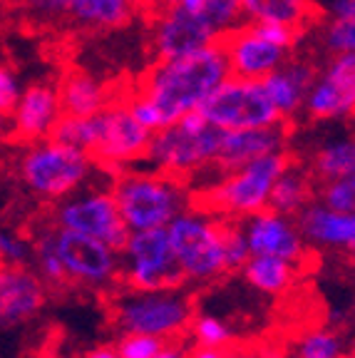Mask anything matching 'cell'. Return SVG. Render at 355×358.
I'll return each mask as SVG.
<instances>
[{
    "instance_id": "4",
    "label": "cell",
    "mask_w": 355,
    "mask_h": 358,
    "mask_svg": "<svg viewBox=\"0 0 355 358\" xmlns=\"http://www.w3.org/2000/svg\"><path fill=\"white\" fill-rule=\"evenodd\" d=\"M289 162L291 157L286 152H276V155L251 159L231 172H224L201 194V204H196L194 209L219 219H231V222H241L251 214L263 212L268 209L273 182Z\"/></svg>"
},
{
    "instance_id": "35",
    "label": "cell",
    "mask_w": 355,
    "mask_h": 358,
    "mask_svg": "<svg viewBox=\"0 0 355 358\" xmlns=\"http://www.w3.org/2000/svg\"><path fill=\"white\" fill-rule=\"evenodd\" d=\"M323 43L331 55H348L355 50V22L350 20H331L323 33Z\"/></svg>"
},
{
    "instance_id": "32",
    "label": "cell",
    "mask_w": 355,
    "mask_h": 358,
    "mask_svg": "<svg viewBox=\"0 0 355 358\" xmlns=\"http://www.w3.org/2000/svg\"><path fill=\"white\" fill-rule=\"evenodd\" d=\"M318 201H321L323 207L333 209V212L353 214V209H355V177H343V179L323 182L321 192H318Z\"/></svg>"
},
{
    "instance_id": "46",
    "label": "cell",
    "mask_w": 355,
    "mask_h": 358,
    "mask_svg": "<svg viewBox=\"0 0 355 358\" xmlns=\"http://www.w3.org/2000/svg\"><path fill=\"white\" fill-rule=\"evenodd\" d=\"M8 137H10V122H8V117L0 115V145L8 142Z\"/></svg>"
},
{
    "instance_id": "28",
    "label": "cell",
    "mask_w": 355,
    "mask_h": 358,
    "mask_svg": "<svg viewBox=\"0 0 355 358\" xmlns=\"http://www.w3.org/2000/svg\"><path fill=\"white\" fill-rule=\"evenodd\" d=\"M33 264L35 274L45 281V286H62L65 281V271H62L60 257L55 249V227L52 222L45 224V229L35 236L33 241Z\"/></svg>"
},
{
    "instance_id": "13",
    "label": "cell",
    "mask_w": 355,
    "mask_h": 358,
    "mask_svg": "<svg viewBox=\"0 0 355 358\" xmlns=\"http://www.w3.org/2000/svg\"><path fill=\"white\" fill-rule=\"evenodd\" d=\"M303 110L313 120H348L355 110V55H335L316 73Z\"/></svg>"
},
{
    "instance_id": "6",
    "label": "cell",
    "mask_w": 355,
    "mask_h": 358,
    "mask_svg": "<svg viewBox=\"0 0 355 358\" xmlns=\"http://www.w3.org/2000/svg\"><path fill=\"white\" fill-rule=\"evenodd\" d=\"M150 140L152 132L134 120L122 97H112L105 110L85 120V152L112 174L145 159Z\"/></svg>"
},
{
    "instance_id": "26",
    "label": "cell",
    "mask_w": 355,
    "mask_h": 358,
    "mask_svg": "<svg viewBox=\"0 0 355 358\" xmlns=\"http://www.w3.org/2000/svg\"><path fill=\"white\" fill-rule=\"evenodd\" d=\"M244 17L249 22H281L303 33L313 20V8L308 0H239Z\"/></svg>"
},
{
    "instance_id": "1",
    "label": "cell",
    "mask_w": 355,
    "mask_h": 358,
    "mask_svg": "<svg viewBox=\"0 0 355 358\" xmlns=\"http://www.w3.org/2000/svg\"><path fill=\"white\" fill-rule=\"evenodd\" d=\"M229 75L222 43L174 60H157L137 83L127 107L142 127L157 132L174 124L187 112L199 110L201 102Z\"/></svg>"
},
{
    "instance_id": "41",
    "label": "cell",
    "mask_w": 355,
    "mask_h": 358,
    "mask_svg": "<svg viewBox=\"0 0 355 358\" xmlns=\"http://www.w3.org/2000/svg\"><path fill=\"white\" fill-rule=\"evenodd\" d=\"M152 358H187V346L182 343V338H177V341H164L161 348Z\"/></svg>"
},
{
    "instance_id": "7",
    "label": "cell",
    "mask_w": 355,
    "mask_h": 358,
    "mask_svg": "<svg viewBox=\"0 0 355 358\" xmlns=\"http://www.w3.org/2000/svg\"><path fill=\"white\" fill-rule=\"evenodd\" d=\"M92 167L94 162L87 152L55 140H43L25 147L20 157V179L35 196L55 201L82 189Z\"/></svg>"
},
{
    "instance_id": "43",
    "label": "cell",
    "mask_w": 355,
    "mask_h": 358,
    "mask_svg": "<svg viewBox=\"0 0 355 358\" xmlns=\"http://www.w3.org/2000/svg\"><path fill=\"white\" fill-rule=\"evenodd\" d=\"M85 358H119L117 356V351H115V346H94V348H89L87 353H85Z\"/></svg>"
},
{
    "instance_id": "45",
    "label": "cell",
    "mask_w": 355,
    "mask_h": 358,
    "mask_svg": "<svg viewBox=\"0 0 355 358\" xmlns=\"http://www.w3.org/2000/svg\"><path fill=\"white\" fill-rule=\"evenodd\" d=\"M174 3H177V0H147V6H150V10H152V13L164 10V8L174 6Z\"/></svg>"
},
{
    "instance_id": "25",
    "label": "cell",
    "mask_w": 355,
    "mask_h": 358,
    "mask_svg": "<svg viewBox=\"0 0 355 358\" xmlns=\"http://www.w3.org/2000/svg\"><path fill=\"white\" fill-rule=\"evenodd\" d=\"M241 271H244L246 284L261 294H271V296L289 294L298 281V264L273 257H249Z\"/></svg>"
},
{
    "instance_id": "9",
    "label": "cell",
    "mask_w": 355,
    "mask_h": 358,
    "mask_svg": "<svg viewBox=\"0 0 355 358\" xmlns=\"http://www.w3.org/2000/svg\"><path fill=\"white\" fill-rule=\"evenodd\" d=\"M119 281L129 291L182 289L184 274L169 244L167 227L129 231L119 249Z\"/></svg>"
},
{
    "instance_id": "2",
    "label": "cell",
    "mask_w": 355,
    "mask_h": 358,
    "mask_svg": "<svg viewBox=\"0 0 355 358\" xmlns=\"http://www.w3.org/2000/svg\"><path fill=\"white\" fill-rule=\"evenodd\" d=\"M112 199L129 231L167 227L177 214L191 207L182 179L154 169H124L115 174Z\"/></svg>"
},
{
    "instance_id": "21",
    "label": "cell",
    "mask_w": 355,
    "mask_h": 358,
    "mask_svg": "<svg viewBox=\"0 0 355 358\" xmlns=\"http://www.w3.org/2000/svg\"><path fill=\"white\" fill-rule=\"evenodd\" d=\"M316 67L305 60H286L281 67H276L271 75L261 80L266 87V95L271 105L276 107L281 122H289L303 110L305 95L316 78Z\"/></svg>"
},
{
    "instance_id": "44",
    "label": "cell",
    "mask_w": 355,
    "mask_h": 358,
    "mask_svg": "<svg viewBox=\"0 0 355 358\" xmlns=\"http://www.w3.org/2000/svg\"><path fill=\"white\" fill-rule=\"evenodd\" d=\"M229 358H268L263 351H256V348H233L229 351Z\"/></svg>"
},
{
    "instance_id": "33",
    "label": "cell",
    "mask_w": 355,
    "mask_h": 358,
    "mask_svg": "<svg viewBox=\"0 0 355 358\" xmlns=\"http://www.w3.org/2000/svg\"><path fill=\"white\" fill-rule=\"evenodd\" d=\"M0 264L6 266H30L33 264V241L20 231L0 227Z\"/></svg>"
},
{
    "instance_id": "19",
    "label": "cell",
    "mask_w": 355,
    "mask_h": 358,
    "mask_svg": "<svg viewBox=\"0 0 355 358\" xmlns=\"http://www.w3.org/2000/svg\"><path fill=\"white\" fill-rule=\"evenodd\" d=\"M286 142H289V132H286L283 122L256 129H229V132L224 129L214 167H217L219 174L231 172V169L241 167L251 159L286 152Z\"/></svg>"
},
{
    "instance_id": "42",
    "label": "cell",
    "mask_w": 355,
    "mask_h": 358,
    "mask_svg": "<svg viewBox=\"0 0 355 358\" xmlns=\"http://www.w3.org/2000/svg\"><path fill=\"white\" fill-rule=\"evenodd\" d=\"M187 358H229V351H224V348L194 346V348H187Z\"/></svg>"
},
{
    "instance_id": "8",
    "label": "cell",
    "mask_w": 355,
    "mask_h": 358,
    "mask_svg": "<svg viewBox=\"0 0 355 358\" xmlns=\"http://www.w3.org/2000/svg\"><path fill=\"white\" fill-rule=\"evenodd\" d=\"M224 219L201 209H184L167 224V234L184 281L209 284L226 274L222 249Z\"/></svg>"
},
{
    "instance_id": "10",
    "label": "cell",
    "mask_w": 355,
    "mask_h": 358,
    "mask_svg": "<svg viewBox=\"0 0 355 358\" xmlns=\"http://www.w3.org/2000/svg\"><path fill=\"white\" fill-rule=\"evenodd\" d=\"M206 122L219 129H256L278 124L276 107L271 105L261 80H244L229 75L196 110Z\"/></svg>"
},
{
    "instance_id": "48",
    "label": "cell",
    "mask_w": 355,
    "mask_h": 358,
    "mask_svg": "<svg viewBox=\"0 0 355 358\" xmlns=\"http://www.w3.org/2000/svg\"><path fill=\"white\" fill-rule=\"evenodd\" d=\"M0 169H3V157H0Z\"/></svg>"
},
{
    "instance_id": "38",
    "label": "cell",
    "mask_w": 355,
    "mask_h": 358,
    "mask_svg": "<svg viewBox=\"0 0 355 358\" xmlns=\"http://www.w3.org/2000/svg\"><path fill=\"white\" fill-rule=\"evenodd\" d=\"M256 28V33L261 35V38H266L268 43L278 45V48H283V50H294L296 43H298L300 33L294 28H289V25H281V22H251Z\"/></svg>"
},
{
    "instance_id": "29",
    "label": "cell",
    "mask_w": 355,
    "mask_h": 358,
    "mask_svg": "<svg viewBox=\"0 0 355 358\" xmlns=\"http://www.w3.org/2000/svg\"><path fill=\"white\" fill-rule=\"evenodd\" d=\"M296 358H345V338L331 326L305 329L296 341Z\"/></svg>"
},
{
    "instance_id": "5",
    "label": "cell",
    "mask_w": 355,
    "mask_h": 358,
    "mask_svg": "<svg viewBox=\"0 0 355 358\" xmlns=\"http://www.w3.org/2000/svg\"><path fill=\"white\" fill-rule=\"evenodd\" d=\"M112 319L122 334H142L177 341L194 319V303L182 289L124 291L112 303Z\"/></svg>"
},
{
    "instance_id": "47",
    "label": "cell",
    "mask_w": 355,
    "mask_h": 358,
    "mask_svg": "<svg viewBox=\"0 0 355 358\" xmlns=\"http://www.w3.org/2000/svg\"><path fill=\"white\" fill-rule=\"evenodd\" d=\"M15 3H22V6H30V3H33V0H15Z\"/></svg>"
},
{
    "instance_id": "18",
    "label": "cell",
    "mask_w": 355,
    "mask_h": 358,
    "mask_svg": "<svg viewBox=\"0 0 355 358\" xmlns=\"http://www.w3.org/2000/svg\"><path fill=\"white\" fill-rule=\"evenodd\" d=\"M222 48L229 62V73L244 80H263L289 60V50L261 38L251 22L222 38Z\"/></svg>"
},
{
    "instance_id": "30",
    "label": "cell",
    "mask_w": 355,
    "mask_h": 358,
    "mask_svg": "<svg viewBox=\"0 0 355 358\" xmlns=\"http://www.w3.org/2000/svg\"><path fill=\"white\" fill-rule=\"evenodd\" d=\"M199 17L217 33L219 43H222V38H226L231 30L244 25V10H241L239 0H206Z\"/></svg>"
},
{
    "instance_id": "11",
    "label": "cell",
    "mask_w": 355,
    "mask_h": 358,
    "mask_svg": "<svg viewBox=\"0 0 355 358\" xmlns=\"http://www.w3.org/2000/svg\"><path fill=\"white\" fill-rule=\"evenodd\" d=\"M50 222L57 229L78 231V234L105 241L117 252L122 249L129 236V229L117 212L110 189H87L65 196L55 207Z\"/></svg>"
},
{
    "instance_id": "17",
    "label": "cell",
    "mask_w": 355,
    "mask_h": 358,
    "mask_svg": "<svg viewBox=\"0 0 355 358\" xmlns=\"http://www.w3.org/2000/svg\"><path fill=\"white\" fill-rule=\"evenodd\" d=\"M62 110L57 87L50 83H33L20 92L15 110L10 112V137L22 145L50 140L52 129L60 122Z\"/></svg>"
},
{
    "instance_id": "3",
    "label": "cell",
    "mask_w": 355,
    "mask_h": 358,
    "mask_svg": "<svg viewBox=\"0 0 355 358\" xmlns=\"http://www.w3.org/2000/svg\"><path fill=\"white\" fill-rule=\"evenodd\" d=\"M224 129L206 122L199 112H187L169 127L152 132L145 159L154 172L187 179L214 167Z\"/></svg>"
},
{
    "instance_id": "20",
    "label": "cell",
    "mask_w": 355,
    "mask_h": 358,
    "mask_svg": "<svg viewBox=\"0 0 355 358\" xmlns=\"http://www.w3.org/2000/svg\"><path fill=\"white\" fill-rule=\"evenodd\" d=\"M294 219L305 244L331 252H350L355 246V214L333 212L313 199Z\"/></svg>"
},
{
    "instance_id": "31",
    "label": "cell",
    "mask_w": 355,
    "mask_h": 358,
    "mask_svg": "<svg viewBox=\"0 0 355 358\" xmlns=\"http://www.w3.org/2000/svg\"><path fill=\"white\" fill-rule=\"evenodd\" d=\"M189 331H191V338H194L196 346L224 348V351H229V346L233 343V331L229 329V324L217 319V316H211V313L194 316L191 324H189Z\"/></svg>"
},
{
    "instance_id": "22",
    "label": "cell",
    "mask_w": 355,
    "mask_h": 358,
    "mask_svg": "<svg viewBox=\"0 0 355 358\" xmlns=\"http://www.w3.org/2000/svg\"><path fill=\"white\" fill-rule=\"evenodd\" d=\"M57 87V100H60L62 117L87 120L97 112H102L112 102V92L105 83L92 78L85 70H67L62 75Z\"/></svg>"
},
{
    "instance_id": "27",
    "label": "cell",
    "mask_w": 355,
    "mask_h": 358,
    "mask_svg": "<svg viewBox=\"0 0 355 358\" xmlns=\"http://www.w3.org/2000/svg\"><path fill=\"white\" fill-rule=\"evenodd\" d=\"M311 177L318 182L355 177V145L350 137H335L323 142L311 159Z\"/></svg>"
},
{
    "instance_id": "23",
    "label": "cell",
    "mask_w": 355,
    "mask_h": 358,
    "mask_svg": "<svg viewBox=\"0 0 355 358\" xmlns=\"http://www.w3.org/2000/svg\"><path fill=\"white\" fill-rule=\"evenodd\" d=\"M313 196L316 192H313L311 172L300 164L289 162L273 182L271 194H268V209L283 217H296L308 201H313Z\"/></svg>"
},
{
    "instance_id": "15",
    "label": "cell",
    "mask_w": 355,
    "mask_h": 358,
    "mask_svg": "<svg viewBox=\"0 0 355 358\" xmlns=\"http://www.w3.org/2000/svg\"><path fill=\"white\" fill-rule=\"evenodd\" d=\"M219 43L217 33L201 20L199 15L174 6L154 13L152 25V50L157 60H174V57L191 55V52Z\"/></svg>"
},
{
    "instance_id": "36",
    "label": "cell",
    "mask_w": 355,
    "mask_h": 358,
    "mask_svg": "<svg viewBox=\"0 0 355 358\" xmlns=\"http://www.w3.org/2000/svg\"><path fill=\"white\" fill-rule=\"evenodd\" d=\"M159 338L142 334H122V338L115 343V351L119 358H152L161 348Z\"/></svg>"
},
{
    "instance_id": "24",
    "label": "cell",
    "mask_w": 355,
    "mask_h": 358,
    "mask_svg": "<svg viewBox=\"0 0 355 358\" xmlns=\"http://www.w3.org/2000/svg\"><path fill=\"white\" fill-rule=\"evenodd\" d=\"M139 0H73L70 15L80 28L112 30L132 20Z\"/></svg>"
},
{
    "instance_id": "14",
    "label": "cell",
    "mask_w": 355,
    "mask_h": 358,
    "mask_svg": "<svg viewBox=\"0 0 355 358\" xmlns=\"http://www.w3.org/2000/svg\"><path fill=\"white\" fill-rule=\"evenodd\" d=\"M239 227L249 246V257H273L300 264L308 252V244L300 236L294 217H283L271 209H263V212L241 219Z\"/></svg>"
},
{
    "instance_id": "34",
    "label": "cell",
    "mask_w": 355,
    "mask_h": 358,
    "mask_svg": "<svg viewBox=\"0 0 355 358\" xmlns=\"http://www.w3.org/2000/svg\"><path fill=\"white\" fill-rule=\"evenodd\" d=\"M222 249H224V266L229 271H241V266L249 259V246L241 234L239 222L224 219V231H222Z\"/></svg>"
},
{
    "instance_id": "49",
    "label": "cell",
    "mask_w": 355,
    "mask_h": 358,
    "mask_svg": "<svg viewBox=\"0 0 355 358\" xmlns=\"http://www.w3.org/2000/svg\"><path fill=\"white\" fill-rule=\"evenodd\" d=\"M0 6H3V0H0Z\"/></svg>"
},
{
    "instance_id": "37",
    "label": "cell",
    "mask_w": 355,
    "mask_h": 358,
    "mask_svg": "<svg viewBox=\"0 0 355 358\" xmlns=\"http://www.w3.org/2000/svg\"><path fill=\"white\" fill-rule=\"evenodd\" d=\"M20 92L22 85L15 70L6 62H0V115L3 117H10V112L15 110L17 100H20Z\"/></svg>"
},
{
    "instance_id": "12",
    "label": "cell",
    "mask_w": 355,
    "mask_h": 358,
    "mask_svg": "<svg viewBox=\"0 0 355 358\" xmlns=\"http://www.w3.org/2000/svg\"><path fill=\"white\" fill-rule=\"evenodd\" d=\"M55 249L67 284L107 289L119 281V252L105 241L55 227Z\"/></svg>"
},
{
    "instance_id": "40",
    "label": "cell",
    "mask_w": 355,
    "mask_h": 358,
    "mask_svg": "<svg viewBox=\"0 0 355 358\" xmlns=\"http://www.w3.org/2000/svg\"><path fill=\"white\" fill-rule=\"evenodd\" d=\"M331 20H350L355 22V0H331Z\"/></svg>"
},
{
    "instance_id": "16",
    "label": "cell",
    "mask_w": 355,
    "mask_h": 358,
    "mask_svg": "<svg viewBox=\"0 0 355 358\" xmlns=\"http://www.w3.org/2000/svg\"><path fill=\"white\" fill-rule=\"evenodd\" d=\"M48 286L30 266L0 264V331L17 329L43 311Z\"/></svg>"
},
{
    "instance_id": "39",
    "label": "cell",
    "mask_w": 355,
    "mask_h": 358,
    "mask_svg": "<svg viewBox=\"0 0 355 358\" xmlns=\"http://www.w3.org/2000/svg\"><path fill=\"white\" fill-rule=\"evenodd\" d=\"M70 6L73 0H33L28 8L40 22H57L70 15Z\"/></svg>"
}]
</instances>
